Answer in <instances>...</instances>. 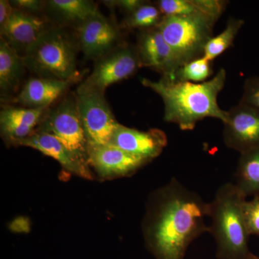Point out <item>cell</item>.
Listing matches in <instances>:
<instances>
[{
	"instance_id": "obj_12",
	"label": "cell",
	"mask_w": 259,
	"mask_h": 259,
	"mask_svg": "<svg viewBox=\"0 0 259 259\" xmlns=\"http://www.w3.org/2000/svg\"><path fill=\"white\" fill-rule=\"evenodd\" d=\"M167 144L166 135L161 130L141 131L119 124L109 145L151 161L161 154Z\"/></svg>"
},
{
	"instance_id": "obj_2",
	"label": "cell",
	"mask_w": 259,
	"mask_h": 259,
	"mask_svg": "<svg viewBox=\"0 0 259 259\" xmlns=\"http://www.w3.org/2000/svg\"><path fill=\"white\" fill-rule=\"evenodd\" d=\"M227 73L221 68L208 81H178L162 76L158 81L144 78L141 83L158 94L164 105L163 120L176 124L182 131H192L199 121L212 117L222 121L228 111L218 105V97L226 84Z\"/></svg>"
},
{
	"instance_id": "obj_27",
	"label": "cell",
	"mask_w": 259,
	"mask_h": 259,
	"mask_svg": "<svg viewBox=\"0 0 259 259\" xmlns=\"http://www.w3.org/2000/svg\"><path fill=\"white\" fill-rule=\"evenodd\" d=\"M10 3L15 9L29 14L37 15L45 9V2L40 0H13Z\"/></svg>"
},
{
	"instance_id": "obj_28",
	"label": "cell",
	"mask_w": 259,
	"mask_h": 259,
	"mask_svg": "<svg viewBox=\"0 0 259 259\" xmlns=\"http://www.w3.org/2000/svg\"><path fill=\"white\" fill-rule=\"evenodd\" d=\"M146 1L142 0H116V1H105V4L109 8H118L123 10L127 15L131 14L139 7L144 4Z\"/></svg>"
},
{
	"instance_id": "obj_23",
	"label": "cell",
	"mask_w": 259,
	"mask_h": 259,
	"mask_svg": "<svg viewBox=\"0 0 259 259\" xmlns=\"http://www.w3.org/2000/svg\"><path fill=\"white\" fill-rule=\"evenodd\" d=\"M210 63L211 61L207 60L204 56H202L182 65L175 74L168 78L178 81L204 82L212 74Z\"/></svg>"
},
{
	"instance_id": "obj_3",
	"label": "cell",
	"mask_w": 259,
	"mask_h": 259,
	"mask_svg": "<svg viewBox=\"0 0 259 259\" xmlns=\"http://www.w3.org/2000/svg\"><path fill=\"white\" fill-rule=\"evenodd\" d=\"M245 200L234 183H226L207 203V217L211 220L209 232L215 241L218 259L258 258L248 246L250 235L243 210Z\"/></svg>"
},
{
	"instance_id": "obj_6",
	"label": "cell",
	"mask_w": 259,
	"mask_h": 259,
	"mask_svg": "<svg viewBox=\"0 0 259 259\" xmlns=\"http://www.w3.org/2000/svg\"><path fill=\"white\" fill-rule=\"evenodd\" d=\"M36 131L54 136L69 151L88 162V144L76 98H66L48 110Z\"/></svg>"
},
{
	"instance_id": "obj_21",
	"label": "cell",
	"mask_w": 259,
	"mask_h": 259,
	"mask_svg": "<svg viewBox=\"0 0 259 259\" xmlns=\"http://www.w3.org/2000/svg\"><path fill=\"white\" fill-rule=\"evenodd\" d=\"M244 24L245 21L242 19H228L226 28L217 36L211 37L206 44L203 56L212 62L213 60L222 55L225 51L233 45L237 35Z\"/></svg>"
},
{
	"instance_id": "obj_18",
	"label": "cell",
	"mask_w": 259,
	"mask_h": 259,
	"mask_svg": "<svg viewBox=\"0 0 259 259\" xmlns=\"http://www.w3.org/2000/svg\"><path fill=\"white\" fill-rule=\"evenodd\" d=\"M45 10L61 26L72 25L76 28L100 13L97 5L88 0H49L45 2Z\"/></svg>"
},
{
	"instance_id": "obj_19",
	"label": "cell",
	"mask_w": 259,
	"mask_h": 259,
	"mask_svg": "<svg viewBox=\"0 0 259 259\" xmlns=\"http://www.w3.org/2000/svg\"><path fill=\"white\" fill-rule=\"evenodd\" d=\"M25 69L23 56H20L1 37L0 90L2 97H8L17 91L23 79Z\"/></svg>"
},
{
	"instance_id": "obj_9",
	"label": "cell",
	"mask_w": 259,
	"mask_h": 259,
	"mask_svg": "<svg viewBox=\"0 0 259 259\" xmlns=\"http://www.w3.org/2000/svg\"><path fill=\"white\" fill-rule=\"evenodd\" d=\"M223 139L227 147L240 153L259 148V112L238 102L228 111Z\"/></svg>"
},
{
	"instance_id": "obj_11",
	"label": "cell",
	"mask_w": 259,
	"mask_h": 259,
	"mask_svg": "<svg viewBox=\"0 0 259 259\" xmlns=\"http://www.w3.org/2000/svg\"><path fill=\"white\" fill-rule=\"evenodd\" d=\"M136 49L141 66L161 73L162 76H171L182 66L158 27L140 32Z\"/></svg>"
},
{
	"instance_id": "obj_22",
	"label": "cell",
	"mask_w": 259,
	"mask_h": 259,
	"mask_svg": "<svg viewBox=\"0 0 259 259\" xmlns=\"http://www.w3.org/2000/svg\"><path fill=\"white\" fill-rule=\"evenodd\" d=\"M163 15L158 8L157 5L145 2L123 21L122 28L127 30H146L158 27L161 23Z\"/></svg>"
},
{
	"instance_id": "obj_30",
	"label": "cell",
	"mask_w": 259,
	"mask_h": 259,
	"mask_svg": "<svg viewBox=\"0 0 259 259\" xmlns=\"http://www.w3.org/2000/svg\"><path fill=\"white\" fill-rule=\"evenodd\" d=\"M257 259H259V256H258V258H257Z\"/></svg>"
},
{
	"instance_id": "obj_10",
	"label": "cell",
	"mask_w": 259,
	"mask_h": 259,
	"mask_svg": "<svg viewBox=\"0 0 259 259\" xmlns=\"http://www.w3.org/2000/svg\"><path fill=\"white\" fill-rule=\"evenodd\" d=\"M79 49L88 59L97 61L118 47L120 32L110 19L101 13L76 28Z\"/></svg>"
},
{
	"instance_id": "obj_4",
	"label": "cell",
	"mask_w": 259,
	"mask_h": 259,
	"mask_svg": "<svg viewBox=\"0 0 259 259\" xmlns=\"http://www.w3.org/2000/svg\"><path fill=\"white\" fill-rule=\"evenodd\" d=\"M77 45L61 27L48 30L23 56L25 68L39 77L74 81Z\"/></svg>"
},
{
	"instance_id": "obj_13",
	"label": "cell",
	"mask_w": 259,
	"mask_h": 259,
	"mask_svg": "<svg viewBox=\"0 0 259 259\" xmlns=\"http://www.w3.org/2000/svg\"><path fill=\"white\" fill-rule=\"evenodd\" d=\"M88 161L105 178L129 176L149 162L110 145L89 148Z\"/></svg>"
},
{
	"instance_id": "obj_16",
	"label": "cell",
	"mask_w": 259,
	"mask_h": 259,
	"mask_svg": "<svg viewBox=\"0 0 259 259\" xmlns=\"http://www.w3.org/2000/svg\"><path fill=\"white\" fill-rule=\"evenodd\" d=\"M47 111L48 108H5L0 113L2 136L8 142L17 145L35 131Z\"/></svg>"
},
{
	"instance_id": "obj_20",
	"label": "cell",
	"mask_w": 259,
	"mask_h": 259,
	"mask_svg": "<svg viewBox=\"0 0 259 259\" xmlns=\"http://www.w3.org/2000/svg\"><path fill=\"white\" fill-rule=\"evenodd\" d=\"M234 185L245 198L259 195V148L241 153Z\"/></svg>"
},
{
	"instance_id": "obj_25",
	"label": "cell",
	"mask_w": 259,
	"mask_h": 259,
	"mask_svg": "<svg viewBox=\"0 0 259 259\" xmlns=\"http://www.w3.org/2000/svg\"><path fill=\"white\" fill-rule=\"evenodd\" d=\"M243 217L249 235L259 236V195L243 204Z\"/></svg>"
},
{
	"instance_id": "obj_8",
	"label": "cell",
	"mask_w": 259,
	"mask_h": 259,
	"mask_svg": "<svg viewBox=\"0 0 259 259\" xmlns=\"http://www.w3.org/2000/svg\"><path fill=\"white\" fill-rule=\"evenodd\" d=\"M76 103L89 148L110 144L120 123L116 121L105 94H77Z\"/></svg>"
},
{
	"instance_id": "obj_5",
	"label": "cell",
	"mask_w": 259,
	"mask_h": 259,
	"mask_svg": "<svg viewBox=\"0 0 259 259\" xmlns=\"http://www.w3.org/2000/svg\"><path fill=\"white\" fill-rule=\"evenodd\" d=\"M217 22L203 14L163 16L158 28L182 66L203 56Z\"/></svg>"
},
{
	"instance_id": "obj_29",
	"label": "cell",
	"mask_w": 259,
	"mask_h": 259,
	"mask_svg": "<svg viewBox=\"0 0 259 259\" xmlns=\"http://www.w3.org/2000/svg\"><path fill=\"white\" fill-rule=\"evenodd\" d=\"M15 8L10 3V1H0V31L5 28Z\"/></svg>"
},
{
	"instance_id": "obj_17",
	"label": "cell",
	"mask_w": 259,
	"mask_h": 259,
	"mask_svg": "<svg viewBox=\"0 0 259 259\" xmlns=\"http://www.w3.org/2000/svg\"><path fill=\"white\" fill-rule=\"evenodd\" d=\"M72 82L49 78H31L25 83L15 102L28 108H48Z\"/></svg>"
},
{
	"instance_id": "obj_14",
	"label": "cell",
	"mask_w": 259,
	"mask_h": 259,
	"mask_svg": "<svg viewBox=\"0 0 259 259\" xmlns=\"http://www.w3.org/2000/svg\"><path fill=\"white\" fill-rule=\"evenodd\" d=\"M52 27L38 15L29 14L15 9L1 30L3 37L14 50L23 56L27 51Z\"/></svg>"
},
{
	"instance_id": "obj_26",
	"label": "cell",
	"mask_w": 259,
	"mask_h": 259,
	"mask_svg": "<svg viewBox=\"0 0 259 259\" xmlns=\"http://www.w3.org/2000/svg\"><path fill=\"white\" fill-rule=\"evenodd\" d=\"M239 102L259 112V76H251L245 80Z\"/></svg>"
},
{
	"instance_id": "obj_1",
	"label": "cell",
	"mask_w": 259,
	"mask_h": 259,
	"mask_svg": "<svg viewBox=\"0 0 259 259\" xmlns=\"http://www.w3.org/2000/svg\"><path fill=\"white\" fill-rule=\"evenodd\" d=\"M207 202L177 179L153 192L143 223L146 247L156 259H185L191 243L209 232Z\"/></svg>"
},
{
	"instance_id": "obj_24",
	"label": "cell",
	"mask_w": 259,
	"mask_h": 259,
	"mask_svg": "<svg viewBox=\"0 0 259 259\" xmlns=\"http://www.w3.org/2000/svg\"><path fill=\"white\" fill-rule=\"evenodd\" d=\"M156 4L163 16L205 15L201 10L199 0H159Z\"/></svg>"
},
{
	"instance_id": "obj_7",
	"label": "cell",
	"mask_w": 259,
	"mask_h": 259,
	"mask_svg": "<svg viewBox=\"0 0 259 259\" xmlns=\"http://www.w3.org/2000/svg\"><path fill=\"white\" fill-rule=\"evenodd\" d=\"M142 67L136 47L118 46L96 61L90 76L77 89V94H105L110 85L127 79Z\"/></svg>"
},
{
	"instance_id": "obj_15",
	"label": "cell",
	"mask_w": 259,
	"mask_h": 259,
	"mask_svg": "<svg viewBox=\"0 0 259 259\" xmlns=\"http://www.w3.org/2000/svg\"><path fill=\"white\" fill-rule=\"evenodd\" d=\"M17 145L36 149L56 160L66 171L83 178L92 179L88 162L69 151L52 135L35 131Z\"/></svg>"
}]
</instances>
